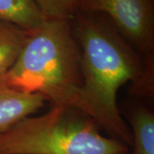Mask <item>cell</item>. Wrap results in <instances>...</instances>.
<instances>
[{"mask_svg":"<svg viewBox=\"0 0 154 154\" xmlns=\"http://www.w3.org/2000/svg\"><path fill=\"white\" fill-rule=\"evenodd\" d=\"M45 20L33 0H0V21L31 31Z\"/></svg>","mask_w":154,"mask_h":154,"instance_id":"obj_8","label":"cell"},{"mask_svg":"<svg viewBox=\"0 0 154 154\" xmlns=\"http://www.w3.org/2000/svg\"><path fill=\"white\" fill-rule=\"evenodd\" d=\"M82 52L84 113L111 138L128 147L132 134L117 105L120 88L129 84L131 97L151 101L154 97V64L100 13L79 11L72 20Z\"/></svg>","mask_w":154,"mask_h":154,"instance_id":"obj_1","label":"cell"},{"mask_svg":"<svg viewBox=\"0 0 154 154\" xmlns=\"http://www.w3.org/2000/svg\"><path fill=\"white\" fill-rule=\"evenodd\" d=\"M82 52L72 20H45L29 31L1 88L42 95L52 105L84 113Z\"/></svg>","mask_w":154,"mask_h":154,"instance_id":"obj_2","label":"cell"},{"mask_svg":"<svg viewBox=\"0 0 154 154\" xmlns=\"http://www.w3.org/2000/svg\"><path fill=\"white\" fill-rule=\"evenodd\" d=\"M79 11L105 15L144 59L154 64V0H82Z\"/></svg>","mask_w":154,"mask_h":154,"instance_id":"obj_4","label":"cell"},{"mask_svg":"<svg viewBox=\"0 0 154 154\" xmlns=\"http://www.w3.org/2000/svg\"><path fill=\"white\" fill-rule=\"evenodd\" d=\"M28 35V30L0 21V88L6 75L15 64Z\"/></svg>","mask_w":154,"mask_h":154,"instance_id":"obj_7","label":"cell"},{"mask_svg":"<svg viewBox=\"0 0 154 154\" xmlns=\"http://www.w3.org/2000/svg\"><path fill=\"white\" fill-rule=\"evenodd\" d=\"M126 116L131 127L132 154H154L153 110L143 101L135 99L128 105Z\"/></svg>","mask_w":154,"mask_h":154,"instance_id":"obj_6","label":"cell"},{"mask_svg":"<svg viewBox=\"0 0 154 154\" xmlns=\"http://www.w3.org/2000/svg\"><path fill=\"white\" fill-rule=\"evenodd\" d=\"M82 0H33L45 20H73Z\"/></svg>","mask_w":154,"mask_h":154,"instance_id":"obj_9","label":"cell"},{"mask_svg":"<svg viewBox=\"0 0 154 154\" xmlns=\"http://www.w3.org/2000/svg\"><path fill=\"white\" fill-rule=\"evenodd\" d=\"M129 147L99 132L93 118L81 110L52 105L29 116L0 135V154H127Z\"/></svg>","mask_w":154,"mask_h":154,"instance_id":"obj_3","label":"cell"},{"mask_svg":"<svg viewBox=\"0 0 154 154\" xmlns=\"http://www.w3.org/2000/svg\"><path fill=\"white\" fill-rule=\"evenodd\" d=\"M45 102L40 94L0 88V135L22 119L33 116Z\"/></svg>","mask_w":154,"mask_h":154,"instance_id":"obj_5","label":"cell"}]
</instances>
